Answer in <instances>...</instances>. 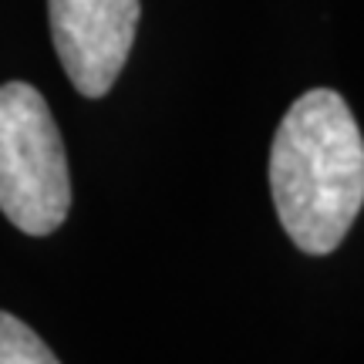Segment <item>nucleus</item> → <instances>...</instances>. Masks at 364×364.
Instances as JSON below:
<instances>
[{
    "mask_svg": "<svg viewBox=\"0 0 364 364\" xmlns=\"http://www.w3.org/2000/svg\"><path fill=\"white\" fill-rule=\"evenodd\" d=\"M0 213L27 236H51L71 213L61 132L34 85H0Z\"/></svg>",
    "mask_w": 364,
    "mask_h": 364,
    "instance_id": "nucleus-2",
    "label": "nucleus"
},
{
    "mask_svg": "<svg viewBox=\"0 0 364 364\" xmlns=\"http://www.w3.org/2000/svg\"><path fill=\"white\" fill-rule=\"evenodd\" d=\"M54 51L85 98L112 91L135 44L139 0H48Z\"/></svg>",
    "mask_w": 364,
    "mask_h": 364,
    "instance_id": "nucleus-3",
    "label": "nucleus"
},
{
    "mask_svg": "<svg viewBox=\"0 0 364 364\" xmlns=\"http://www.w3.org/2000/svg\"><path fill=\"white\" fill-rule=\"evenodd\" d=\"M270 193L290 243L327 257L344 243L364 206V135L331 88L304 91L277 125Z\"/></svg>",
    "mask_w": 364,
    "mask_h": 364,
    "instance_id": "nucleus-1",
    "label": "nucleus"
},
{
    "mask_svg": "<svg viewBox=\"0 0 364 364\" xmlns=\"http://www.w3.org/2000/svg\"><path fill=\"white\" fill-rule=\"evenodd\" d=\"M0 364H61V361L41 341L34 327H27L14 314L0 311Z\"/></svg>",
    "mask_w": 364,
    "mask_h": 364,
    "instance_id": "nucleus-4",
    "label": "nucleus"
}]
</instances>
